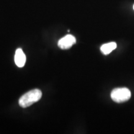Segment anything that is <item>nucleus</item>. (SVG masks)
Listing matches in <instances>:
<instances>
[{
  "mask_svg": "<svg viewBox=\"0 0 134 134\" xmlns=\"http://www.w3.org/2000/svg\"><path fill=\"white\" fill-rule=\"evenodd\" d=\"M42 96L41 91L38 89H34L27 92L23 96L20 98L19 104L23 108H27L34 103H36L41 99Z\"/></svg>",
  "mask_w": 134,
  "mask_h": 134,
  "instance_id": "obj_1",
  "label": "nucleus"
},
{
  "mask_svg": "<svg viewBox=\"0 0 134 134\" xmlns=\"http://www.w3.org/2000/svg\"><path fill=\"white\" fill-rule=\"evenodd\" d=\"M110 96L112 99L115 103H124L130 99L131 92L127 88H115L111 92Z\"/></svg>",
  "mask_w": 134,
  "mask_h": 134,
  "instance_id": "obj_2",
  "label": "nucleus"
},
{
  "mask_svg": "<svg viewBox=\"0 0 134 134\" xmlns=\"http://www.w3.org/2000/svg\"><path fill=\"white\" fill-rule=\"evenodd\" d=\"M76 38L74 36L68 34L59 40L58 46L62 49H68L76 43Z\"/></svg>",
  "mask_w": 134,
  "mask_h": 134,
  "instance_id": "obj_3",
  "label": "nucleus"
},
{
  "mask_svg": "<svg viewBox=\"0 0 134 134\" xmlns=\"http://www.w3.org/2000/svg\"><path fill=\"white\" fill-rule=\"evenodd\" d=\"M26 57L24 53L21 48H18L15 53L14 62L16 65L19 68H22L24 66L26 63Z\"/></svg>",
  "mask_w": 134,
  "mask_h": 134,
  "instance_id": "obj_4",
  "label": "nucleus"
},
{
  "mask_svg": "<svg viewBox=\"0 0 134 134\" xmlns=\"http://www.w3.org/2000/svg\"><path fill=\"white\" fill-rule=\"evenodd\" d=\"M117 47V44L115 42H109L108 43H105L100 47V51L103 52L104 55H108L115 50Z\"/></svg>",
  "mask_w": 134,
  "mask_h": 134,
  "instance_id": "obj_5",
  "label": "nucleus"
},
{
  "mask_svg": "<svg viewBox=\"0 0 134 134\" xmlns=\"http://www.w3.org/2000/svg\"><path fill=\"white\" fill-rule=\"evenodd\" d=\"M133 9H134V5H133Z\"/></svg>",
  "mask_w": 134,
  "mask_h": 134,
  "instance_id": "obj_6",
  "label": "nucleus"
}]
</instances>
